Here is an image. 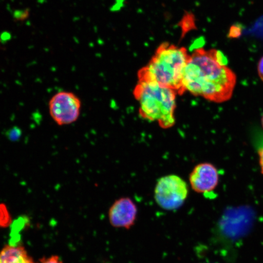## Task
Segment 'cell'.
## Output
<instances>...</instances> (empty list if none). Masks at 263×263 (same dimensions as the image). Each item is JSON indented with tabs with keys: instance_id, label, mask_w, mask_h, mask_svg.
<instances>
[{
	"instance_id": "cell-1",
	"label": "cell",
	"mask_w": 263,
	"mask_h": 263,
	"mask_svg": "<svg viewBox=\"0 0 263 263\" xmlns=\"http://www.w3.org/2000/svg\"><path fill=\"white\" fill-rule=\"evenodd\" d=\"M227 62L221 51L197 49L190 55L184 70V90L213 103L228 101L233 96L237 77Z\"/></svg>"
},
{
	"instance_id": "cell-2",
	"label": "cell",
	"mask_w": 263,
	"mask_h": 263,
	"mask_svg": "<svg viewBox=\"0 0 263 263\" xmlns=\"http://www.w3.org/2000/svg\"><path fill=\"white\" fill-rule=\"evenodd\" d=\"M189 58L185 48L164 43L157 48L149 64L139 71V81L156 82L182 95L185 92L182 84L184 70Z\"/></svg>"
},
{
	"instance_id": "cell-3",
	"label": "cell",
	"mask_w": 263,
	"mask_h": 263,
	"mask_svg": "<svg viewBox=\"0 0 263 263\" xmlns=\"http://www.w3.org/2000/svg\"><path fill=\"white\" fill-rule=\"evenodd\" d=\"M177 92L156 82L139 81L134 95L139 102V114L147 121H155L163 129L176 123Z\"/></svg>"
},
{
	"instance_id": "cell-4",
	"label": "cell",
	"mask_w": 263,
	"mask_h": 263,
	"mask_svg": "<svg viewBox=\"0 0 263 263\" xmlns=\"http://www.w3.org/2000/svg\"><path fill=\"white\" fill-rule=\"evenodd\" d=\"M188 195L187 183L176 175H168L160 178L154 191L157 204L169 211L179 209L185 202Z\"/></svg>"
},
{
	"instance_id": "cell-5",
	"label": "cell",
	"mask_w": 263,
	"mask_h": 263,
	"mask_svg": "<svg viewBox=\"0 0 263 263\" xmlns=\"http://www.w3.org/2000/svg\"><path fill=\"white\" fill-rule=\"evenodd\" d=\"M82 108L81 99L73 92L61 91L52 96L48 103L49 113L58 126H67L77 121Z\"/></svg>"
},
{
	"instance_id": "cell-6",
	"label": "cell",
	"mask_w": 263,
	"mask_h": 263,
	"mask_svg": "<svg viewBox=\"0 0 263 263\" xmlns=\"http://www.w3.org/2000/svg\"><path fill=\"white\" fill-rule=\"evenodd\" d=\"M190 182L192 189L197 193H211L218 185V171L211 163H200L190 174Z\"/></svg>"
},
{
	"instance_id": "cell-7",
	"label": "cell",
	"mask_w": 263,
	"mask_h": 263,
	"mask_svg": "<svg viewBox=\"0 0 263 263\" xmlns=\"http://www.w3.org/2000/svg\"><path fill=\"white\" fill-rule=\"evenodd\" d=\"M137 212V207L133 200L129 197H123L111 206L108 218L114 228L129 229L136 222Z\"/></svg>"
},
{
	"instance_id": "cell-8",
	"label": "cell",
	"mask_w": 263,
	"mask_h": 263,
	"mask_svg": "<svg viewBox=\"0 0 263 263\" xmlns=\"http://www.w3.org/2000/svg\"><path fill=\"white\" fill-rule=\"evenodd\" d=\"M31 259L22 246L7 245L0 250V263H28Z\"/></svg>"
},
{
	"instance_id": "cell-9",
	"label": "cell",
	"mask_w": 263,
	"mask_h": 263,
	"mask_svg": "<svg viewBox=\"0 0 263 263\" xmlns=\"http://www.w3.org/2000/svg\"><path fill=\"white\" fill-rule=\"evenodd\" d=\"M11 215L5 204H0V228H6L11 223Z\"/></svg>"
},
{
	"instance_id": "cell-10",
	"label": "cell",
	"mask_w": 263,
	"mask_h": 263,
	"mask_svg": "<svg viewBox=\"0 0 263 263\" xmlns=\"http://www.w3.org/2000/svg\"><path fill=\"white\" fill-rule=\"evenodd\" d=\"M40 263H63L60 258L57 255H52L48 258H44L41 259Z\"/></svg>"
},
{
	"instance_id": "cell-11",
	"label": "cell",
	"mask_w": 263,
	"mask_h": 263,
	"mask_svg": "<svg viewBox=\"0 0 263 263\" xmlns=\"http://www.w3.org/2000/svg\"><path fill=\"white\" fill-rule=\"evenodd\" d=\"M258 74L259 78L263 82V57L258 62Z\"/></svg>"
},
{
	"instance_id": "cell-12",
	"label": "cell",
	"mask_w": 263,
	"mask_h": 263,
	"mask_svg": "<svg viewBox=\"0 0 263 263\" xmlns=\"http://www.w3.org/2000/svg\"><path fill=\"white\" fill-rule=\"evenodd\" d=\"M259 162L260 165L261 173L263 174V144L258 150Z\"/></svg>"
},
{
	"instance_id": "cell-13",
	"label": "cell",
	"mask_w": 263,
	"mask_h": 263,
	"mask_svg": "<svg viewBox=\"0 0 263 263\" xmlns=\"http://www.w3.org/2000/svg\"><path fill=\"white\" fill-rule=\"evenodd\" d=\"M261 124H262V128H263V115H262V116L261 117Z\"/></svg>"
},
{
	"instance_id": "cell-14",
	"label": "cell",
	"mask_w": 263,
	"mask_h": 263,
	"mask_svg": "<svg viewBox=\"0 0 263 263\" xmlns=\"http://www.w3.org/2000/svg\"><path fill=\"white\" fill-rule=\"evenodd\" d=\"M28 263H35L34 261H33V259L31 261H29Z\"/></svg>"
}]
</instances>
